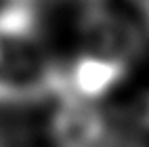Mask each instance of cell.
<instances>
[{"label": "cell", "instance_id": "obj_2", "mask_svg": "<svg viewBox=\"0 0 149 147\" xmlns=\"http://www.w3.org/2000/svg\"><path fill=\"white\" fill-rule=\"evenodd\" d=\"M124 61L101 55H84L63 76L65 97H78L82 101H95L107 95L124 76Z\"/></svg>", "mask_w": 149, "mask_h": 147}, {"label": "cell", "instance_id": "obj_1", "mask_svg": "<svg viewBox=\"0 0 149 147\" xmlns=\"http://www.w3.org/2000/svg\"><path fill=\"white\" fill-rule=\"evenodd\" d=\"M57 147H113L107 116L91 101L63 97L51 122Z\"/></svg>", "mask_w": 149, "mask_h": 147}]
</instances>
